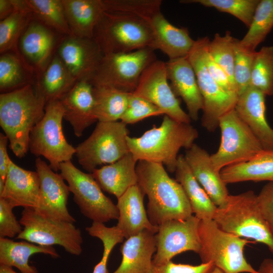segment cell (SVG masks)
Instances as JSON below:
<instances>
[{"label": "cell", "mask_w": 273, "mask_h": 273, "mask_svg": "<svg viewBox=\"0 0 273 273\" xmlns=\"http://www.w3.org/2000/svg\"><path fill=\"white\" fill-rule=\"evenodd\" d=\"M250 86L265 96L273 95V46H264L256 52Z\"/></svg>", "instance_id": "8d00e7d4"}, {"label": "cell", "mask_w": 273, "mask_h": 273, "mask_svg": "<svg viewBox=\"0 0 273 273\" xmlns=\"http://www.w3.org/2000/svg\"><path fill=\"white\" fill-rule=\"evenodd\" d=\"M55 42L54 33L41 23L31 22L20 38L21 51L38 69H45Z\"/></svg>", "instance_id": "83f0119b"}, {"label": "cell", "mask_w": 273, "mask_h": 273, "mask_svg": "<svg viewBox=\"0 0 273 273\" xmlns=\"http://www.w3.org/2000/svg\"><path fill=\"white\" fill-rule=\"evenodd\" d=\"M168 80L176 96L185 103L191 120L197 121L203 109V100L194 70L188 57L169 60L166 63Z\"/></svg>", "instance_id": "ffe728a7"}, {"label": "cell", "mask_w": 273, "mask_h": 273, "mask_svg": "<svg viewBox=\"0 0 273 273\" xmlns=\"http://www.w3.org/2000/svg\"><path fill=\"white\" fill-rule=\"evenodd\" d=\"M257 270L258 273H273V259H264Z\"/></svg>", "instance_id": "816d5d0a"}, {"label": "cell", "mask_w": 273, "mask_h": 273, "mask_svg": "<svg viewBox=\"0 0 273 273\" xmlns=\"http://www.w3.org/2000/svg\"><path fill=\"white\" fill-rule=\"evenodd\" d=\"M234 42L235 38L232 36L230 32L227 31L223 36L217 33L213 39L209 41L207 50L209 55L225 71L237 90L234 75Z\"/></svg>", "instance_id": "74e56055"}, {"label": "cell", "mask_w": 273, "mask_h": 273, "mask_svg": "<svg viewBox=\"0 0 273 273\" xmlns=\"http://www.w3.org/2000/svg\"><path fill=\"white\" fill-rule=\"evenodd\" d=\"M200 220L192 215L185 219L169 220L159 225L155 234L157 250L152 263H165L186 251L198 254L201 249L198 232Z\"/></svg>", "instance_id": "5bb4252c"}, {"label": "cell", "mask_w": 273, "mask_h": 273, "mask_svg": "<svg viewBox=\"0 0 273 273\" xmlns=\"http://www.w3.org/2000/svg\"><path fill=\"white\" fill-rule=\"evenodd\" d=\"M211 263H202L193 265L175 263L171 260L162 264H154L148 273H209L214 268Z\"/></svg>", "instance_id": "bcb514c9"}, {"label": "cell", "mask_w": 273, "mask_h": 273, "mask_svg": "<svg viewBox=\"0 0 273 273\" xmlns=\"http://www.w3.org/2000/svg\"><path fill=\"white\" fill-rule=\"evenodd\" d=\"M19 221L23 229L17 239L41 246L58 245L73 255L82 251L81 231L73 223L46 217L29 208L23 209Z\"/></svg>", "instance_id": "4fadbf2b"}, {"label": "cell", "mask_w": 273, "mask_h": 273, "mask_svg": "<svg viewBox=\"0 0 273 273\" xmlns=\"http://www.w3.org/2000/svg\"><path fill=\"white\" fill-rule=\"evenodd\" d=\"M129 130L122 121L99 122L90 135L76 148L82 167L89 173L103 164L113 163L129 152Z\"/></svg>", "instance_id": "9c48e42d"}, {"label": "cell", "mask_w": 273, "mask_h": 273, "mask_svg": "<svg viewBox=\"0 0 273 273\" xmlns=\"http://www.w3.org/2000/svg\"><path fill=\"white\" fill-rule=\"evenodd\" d=\"M163 114L164 112L156 106L131 93L129 94L127 107L120 120L127 125Z\"/></svg>", "instance_id": "7bdbcfd3"}, {"label": "cell", "mask_w": 273, "mask_h": 273, "mask_svg": "<svg viewBox=\"0 0 273 273\" xmlns=\"http://www.w3.org/2000/svg\"><path fill=\"white\" fill-rule=\"evenodd\" d=\"M0 198L6 199L14 208L38 209L40 203V191L37 172L25 170L11 160Z\"/></svg>", "instance_id": "d6986e66"}, {"label": "cell", "mask_w": 273, "mask_h": 273, "mask_svg": "<svg viewBox=\"0 0 273 273\" xmlns=\"http://www.w3.org/2000/svg\"><path fill=\"white\" fill-rule=\"evenodd\" d=\"M261 211L273 233V182H269L257 195Z\"/></svg>", "instance_id": "c3c4849f"}, {"label": "cell", "mask_w": 273, "mask_h": 273, "mask_svg": "<svg viewBox=\"0 0 273 273\" xmlns=\"http://www.w3.org/2000/svg\"><path fill=\"white\" fill-rule=\"evenodd\" d=\"M185 160L195 178L218 207L222 205L229 194L220 172L216 171L210 155L196 144L186 150Z\"/></svg>", "instance_id": "7402d4cb"}, {"label": "cell", "mask_w": 273, "mask_h": 273, "mask_svg": "<svg viewBox=\"0 0 273 273\" xmlns=\"http://www.w3.org/2000/svg\"><path fill=\"white\" fill-rule=\"evenodd\" d=\"M209 273H224V272L222 271L219 268L216 267H214V268Z\"/></svg>", "instance_id": "db71d44e"}, {"label": "cell", "mask_w": 273, "mask_h": 273, "mask_svg": "<svg viewBox=\"0 0 273 273\" xmlns=\"http://www.w3.org/2000/svg\"><path fill=\"white\" fill-rule=\"evenodd\" d=\"M273 27V0H260L249 30L240 44L244 48L255 51Z\"/></svg>", "instance_id": "e575fe53"}, {"label": "cell", "mask_w": 273, "mask_h": 273, "mask_svg": "<svg viewBox=\"0 0 273 273\" xmlns=\"http://www.w3.org/2000/svg\"><path fill=\"white\" fill-rule=\"evenodd\" d=\"M198 135V130L190 123L164 115L159 126L152 127L139 138L128 135L126 140L129 152L138 161L160 163L173 173L179 150L191 148Z\"/></svg>", "instance_id": "3957f363"}, {"label": "cell", "mask_w": 273, "mask_h": 273, "mask_svg": "<svg viewBox=\"0 0 273 273\" xmlns=\"http://www.w3.org/2000/svg\"><path fill=\"white\" fill-rule=\"evenodd\" d=\"M137 162L129 152L116 162L97 168L92 173L102 190L118 199L138 184Z\"/></svg>", "instance_id": "484cf974"}, {"label": "cell", "mask_w": 273, "mask_h": 273, "mask_svg": "<svg viewBox=\"0 0 273 273\" xmlns=\"http://www.w3.org/2000/svg\"><path fill=\"white\" fill-rule=\"evenodd\" d=\"M221 138L219 148L210 158L215 169L220 172L230 165L250 160L263 150L250 128L235 108L219 119Z\"/></svg>", "instance_id": "30bf717a"}, {"label": "cell", "mask_w": 273, "mask_h": 273, "mask_svg": "<svg viewBox=\"0 0 273 273\" xmlns=\"http://www.w3.org/2000/svg\"><path fill=\"white\" fill-rule=\"evenodd\" d=\"M213 220L221 230L263 244L273 254V233L253 191L229 195L225 202L217 207Z\"/></svg>", "instance_id": "277c9868"}, {"label": "cell", "mask_w": 273, "mask_h": 273, "mask_svg": "<svg viewBox=\"0 0 273 273\" xmlns=\"http://www.w3.org/2000/svg\"><path fill=\"white\" fill-rule=\"evenodd\" d=\"M35 164L40 191L39 207L36 210L46 217L74 223L76 220L67 208L70 191L64 179L40 157L35 159Z\"/></svg>", "instance_id": "2e32d148"}, {"label": "cell", "mask_w": 273, "mask_h": 273, "mask_svg": "<svg viewBox=\"0 0 273 273\" xmlns=\"http://www.w3.org/2000/svg\"><path fill=\"white\" fill-rule=\"evenodd\" d=\"M265 96L250 86L239 96L235 109L258 139L263 150L273 151V129L265 117Z\"/></svg>", "instance_id": "44dd1931"}, {"label": "cell", "mask_w": 273, "mask_h": 273, "mask_svg": "<svg viewBox=\"0 0 273 273\" xmlns=\"http://www.w3.org/2000/svg\"><path fill=\"white\" fill-rule=\"evenodd\" d=\"M129 94L111 86L94 85L97 120L113 122L120 120L127 107Z\"/></svg>", "instance_id": "d6a6232c"}, {"label": "cell", "mask_w": 273, "mask_h": 273, "mask_svg": "<svg viewBox=\"0 0 273 273\" xmlns=\"http://www.w3.org/2000/svg\"><path fill=\"white\" fill-rule=\"evenodd\" d=\"M36 253L49 255L54 258L59 257L53 246L39 245L25 240L16 242L0 237V265L15 267L21 273H38L28 261L31 256Z\"/></svg>", "instance_id": "4dcf8cb0"}, {"label": "cell", "mask_w": 273, "mask_h": 273, "mask_svg": "<svg viewBox=\"0 0 273 273\" xmlns=\"http://www.w3.org/2000/svg\"><path fill=\"white\" fill-rule=\"evenodd\" d=\"M58 56L77 80H91L104 54L93 38L70 35L63 40Z\"/></svg>", "instance_id": "e0dca14e"}, {"label": "cell", "mask_w": 273, "mask_h": 273, "mask_svg": "<svg viewBox=\"0 0 273 273\" xmlns=\"http://www.w3.org/2000/svg\"><path fill=\"white\" fill-rule=\"evenodd\" d=\"M0 273H17L14 270L12 267L0 265Z\"/></svg>", "instance_id": "f5cc1de1"}, {"label": "cell", "mask_w": 273, "mask_h": 273, "mask_svg": "<svg viewBox=\"0 0 273 273\" xmlns=\"http://www.w3.org/2000/svg\"><path fill=\"white\" fill-rule=\"evenodd\" d=\"M260 0H185L182 3H198L229 13L249 27Z\"/></svg>", "instance_id": "f35d334b"}, {"label": "cell", "mask_w": 273, "mask_h": 273, "mask_svg": "<svg viewBox=\"0 0 273 273\" xmlns=\"http://www.w3.org/2000/svg\"><path fill=\"white\" fill-rule=\"evenodd\" d=\"M198 232L202 263H211L224 273H258L244 254L251 241L221 230L213 219L200 220Z\"/></svg>", "instance_id": "8992f818"}, {"label": "cell", "mask_w": 273, "mask_h": 273, "mask_svg": "<svg viewBox=\"0 0 273 273\" xmlns=\"http://www.w3.org/2000/svg\"><path fill=\"white\" fill-rule=\"evenodd\" d=\"M9 140L4 134L0 133V188L5 187V181L11 159L7 152Z\"/></svg>", "instance_id": "681fc988"}, {"label": "cell", "mask_w": 273, "mask_h": 273, "mask_svg": "<svg viewBox=\"0 0 273 273\" xmlns=\"http://www.w3.org/2000/svg\"><path fill=\"white\" fill-rule=\"evenodd\" d=\"M205 61L209 72L218 84L225 92L238 97V91L231 83L228 75L210 57L208 50L205 54Z\"/></svg>", "instance_id": "7dc6e473"}, {"label": "cell", "mask_w": 273, "mask_h": 273, "mask_svg": "<svg viewBox=\"0 0 273 273\" xmlns=\"http://www.w3.org/2000/svg\"><path fill=\"white\" fill-rule=\"evenodd\" d=\"M14 11L13 0H0V19L1 21L6 18Z\"/></svg>", "instance_id": "f907efd6"}, {"label": "cell", "mask_w": 273, "mask_h": 273, "mask_svg": "<svg viewBox=\"0 0 273 273\" xmlns=\"http://www.w3.org/2000/svg\"><path fill=\"white\" fill-rule=\"evenodd\" d=\"M105 11L136 15L148 21L161 12V0H102Z\"/></svg>", "instance_id": "60d3db41"}, {"label": "cell", "mask_w": 273, "mask_h": 273, "mask_svg": "<svg viewBox=\"0 0 273 273\" xmlns=\"http://www.w3.org/2000/svg\"><path fill=\"white\" fill-rule=\"evenodd\" d=\"M32 14L41 23L67 35H71L62 0H25Z\"/></svg>", "instance_id": "d590c367"}, {"label": "cell", "mask_w": 273, "mask_h": 273, "mask_svg": "<svg viewBox=\"0 0 273 273\" xmlns=\"http://www.w3.org/2000/svg\"><path fill=\"white\" fill-rule=\"evenodd\" d=\"M14 12L0 22V52L14 49L23 31L30 22L32 14L26 1L13 0Z\"/></svg>", "instance_id": "836d02e7"}, {"label": "cell", "mask_w": 273, "mask_h": 273, "mask_svg": "<svg viewBox=\"0 0 273 273\" xmlns=\"http://www.w3.org/2000/svg\"><path fill=\"white\" fill-rule=\"evenodd\" d=\"M22 62L9 53L0 57V89L2 93L13 91L29 84Z\"/></svg>", "instance_id": "ab89813d"}, {"label": "cell", "mask_w": 273, "mask_h": 273, "mask_svg": "<svg viewBox=\"0 0 273 273\" xmlns=\"http://www.w3.org/2000/svg\"><path fill=\"white\" fill-rule=\"evenodd\" d=\"M59 170L84 216L93 222L101 223L118 219L116 205L103 193L92 173L82 172L71 160L62 163Z\"/></svg>", "instance_id": "7c38bea8"}, {"label": "cell", "mask_w": 273, "mask_h": 273, "mask_svg": "<svg viewBox=\"0 0 273 273\" xmlns=\"http://www.w3.org/2000/svg\"><path fill=\"white\" fill-rule=\"evenodd\" d=\"M64 110L60 100L47 103L41 120L33 128L29 139V150L37 157H44L57 172L63 163L70 161L76 149L66 140L62 129Z\"/></svg>", "instance_id": "ba28073f"}, {"label": "cell", "mask_w": 273, "mask_h": 273, "mask_svg": "<svg viewBox=\"0 0 273 273\" xmlns=\"http://www.w3.org/2000/svg\"><path fill=\"white\" fill-rule=\"evenodd\" d=\"M220 174L226 185L246 181L273 182V151L263 150L248 161L225 167Z\"/></svg>", "instance_id": "f546056e"}, {"label": "cell", "mask_w": 273, "mask_h": 273, "mask_svg": "<svg viewBox=\"0 0 273 273\" xmlns=\"http://www.w3.org/2000/svg\"><path fill=\"white\" fill-rule=\"evenodd\" d=\"M155 234L144 230L127 239L120 249L121 262L113 273H148L157 250Z\"/></svg>", "instance_id": "d4e9b609"}, {"label": "cell", "mask_w": 273, "mask_h": 273, "mask_svg": "<svg viewBox=\"0 0 273 273\" xmlns=\"http://www.w3.org/2000/svg\"><path fill=\"white\" fill-rule=\"evenodd\" d=\"M104 54L129 53L150 48L153 31L150 22L133 14L104 11L93 38Z\"/></svg>", "instance_id": "5b68a950"}, {"label": "cell", "mask_w": 273, "mask_h": 273, "mask_svg": "<svg viewBox=\"0 0 273 273\" xmlns=\"http://www.w3.org/2000/svg\"><path fill=\"white\" fill-rule=\"evenodd\" d=\"M234 80L239 96L250 86L251 75L256 51L243 47L235 38Z\"/></svg>", "instance_id": "b9f144b4"}, {"label": "cell", "mask_w": 273, "mask_h": 273, "mask_svg": "<svg viewBox=\"0 0 273 273\" xmlns=\"http://www.w3.org/2000/svg\"><path fill=\"white\" fill-rule=\"evenodd\" d=\"M156 60L154 50L149 47L129 53L104 54L90 81L93 85L108 86L131 93L144 71Z\"/></svg>", "instance_id": "8fae6325"}, {"label": "cell", "mask_w": 273, "mask_h": 273, "mask_svg": "<svg viewBox=\"0 0 273 273\" xmlns=\"http://www.w3.org/2000/svg\"><path fill=\"white\" fill-rule=\"evenodd\" d=\"M14 207L0 198V237L12 238L23 231V226L13 212Z\"/></svg>", "instance_id": "f6af8a7d"}, {"label": "cell", "mask_w": 273, "mask_h": 273, "mask_svg": "<svg viewBox=\"0 0 273 273\" xmlns=\"http://www.w3.org/2000/svg\"><path fill=\"white\" fill-rule=\"evenodd\" d=\"M209 41L207 37L195 40L188 58L194 70L203 100L201 125L213 132L219 126L220 118L235 108L238 97L223 89L209 72L205 57Z\"/></svg>", "instance_id": "52a82bcc"}, {"label": "cell", "mask_w": 273, "mask_h": 273, "mask_svg": "<svg viewBox=\"0 0 273 273\" xmlns=\"http://www.w3.org/2000/svg\"><path fill=\"white\" fill-rule=\"evenodd\" d=\"M71 32L76 36L93 38L94 32L105 11L102 0H62Z\"/></svg>", "instance_id": "4316f807"}, {"label": "cell", "mask_w": 273, "mask_h": 273, "mask_svg": "<svg viewBox=\"0 0 273 273\" xmlns=\"http://www.w3.org/2000/svg\"><path fill=\"white\" fill-rule=\"evenodd\" d=\"M96 237L103 244V253L100 262L95 266L93 273H108L107 268L109 255L114 247L123 241L121 233L114 227L102 226L96 233Z\"/></svg>", "instance_id": "ee69618b"}, {"label": "cell", "mask_w": 273, "mask_h": 273, "mask_svg": "<svg viewBox=\"0 0 273 273\" xmlns=\"http://www.w3.org/2000/svg\"><path fill=\"white\" fill-rule=\"evenodd\" d=\"M46 102L37 85L29 83L0 95V125L18 158L29 150L31 131L41 120Z\"/></svg>", "instance_id": "7a4b0ae2"}, {"label": "cell", "mask_w": 273, "mask_h": 273, "mask_svg": "<svg viewBox=\"0 0 273 273\" xmlns=\"http://www.w3.org/2000/svg\"><path fill=\"white\" fill-rule=\"evenodd\" d=\"M145 195L137 184L117 199L119 217L116 227L124 238L138 234L144 230L156 233L158 227L153 225L148 216L144 205Z\"/></svg>", "instance_id": "603a6c76"}, {"label": "cell", "mask_w": 273, "mask_h": 273, "mask_svg": "<svg viewBox=\"0 0 273 273\" xmlns=\"http://www.w3.org/2000/svg\"><path fill=\"white\" fill-rule=\"evenodd\" d=\"M132 93L156 106L164 115L179 122L190 123V116L181 108L168 83L166 63L156 60L150 64Z\"/></svg>", "instance_id": "9a60e30c"}, {"label": "cell", "mask_w": 273, "mask_h": 273, "mask_svg": "<svg viewBox=\"0 0 273 273\" xmlns=\"http://www.w3.org/2000/svg\"><path fill=\"white\" fill-rule=\"evenodd\" d=\"M175 174L195 216L200 220L213 219L217 206L195 178L183 155H178Z\"/></svg>", "instance_id": "f1b7e54d"}, {"label": "cell", "mask_w": 273, "mask_h": 273, "mask_svg": "<svg viewBox=\"0 0 273 273\" xmlns=\"http://www.w3.org/2000/svg\"><path fill=\"white\" fill-rule=\"evenodd\" d=\"M136 171L138 185L148 199L147 212L153 225L193 215L181 185L169 176L162 164L140 160Z\"/></svg>", "instance_id": "6da1fadb"}, {"label": "cell", "mask_w": 273, "mask_h": 273, "mask_svg": "<svg viewBox=\"0 0 273 273\" xmlns=\"http://www.w3.org/2000/svg\"><path fill=\"white\" fill-rule=\"evenodd\" d=\"M76 81L57 55L48 63L37 86L47 104L51 101L60 100Z\"/></svg>", "instance_id": "1f68e13d"}, {"label": "cell", "mask_w": 273, "mask_h": 273, "mask_svg": "<svg viewBox=\"0 0 273 273\" xmlns=\"http://www.w3.org/2000/svg\"><path fill=\"white\" fill-rule=\"evenodd\" d=\"M60 101L64 118L71 125L77 137H80L84 130L97 120L94 85L90 80L77 81Z\"/></svg>", "instance_id": "ac0fdd59"}, {"label": "cell", "mask_w": 273, "mask_h": 273, "mask_svg": "<svg viewBox=\"0 0 273 273\" xmlns=\"http://www.w3.org/2000/svg\"><path fill=\"white\" fill-rule=\"evenodd\" d=\"M153 31L150 48L159 50L169 60L188 57L195 42L186 28L177 27L169 22L161 12L150 21Z\"/></svg>", "instance_id": "cb8c5ba5"}]
</instances>
